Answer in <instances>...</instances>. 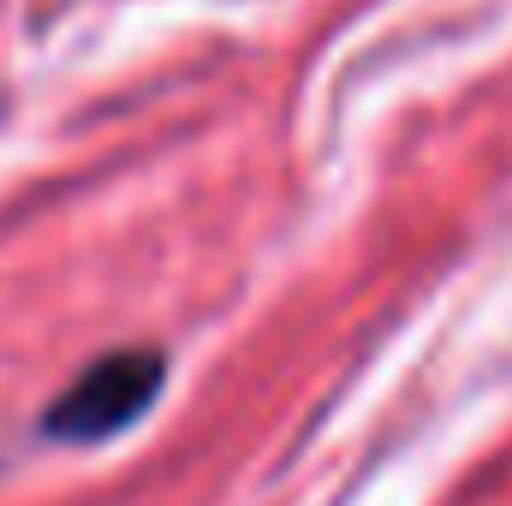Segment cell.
I'll return each instance as SVG.
<instances>
[{
	"label": "cell",
	"mask_w": 512,
	"mask_h": 506,
	"mask_svg": "<svg viewBox=\"0 0 512 506\" xmlns=\"http://www.w3.org/2000/svg\"><path fill=\"white\" fill-rule=\"evenodd\" d=\"M161 370H167L161 352H143V346L137 352H108L48 405L42 429L60 435V441H102V435L126 429L131 417L149 411V399L161 393Z\"/></svg>",
	"instance_id": "6da1fadb"
}]
</instances>
